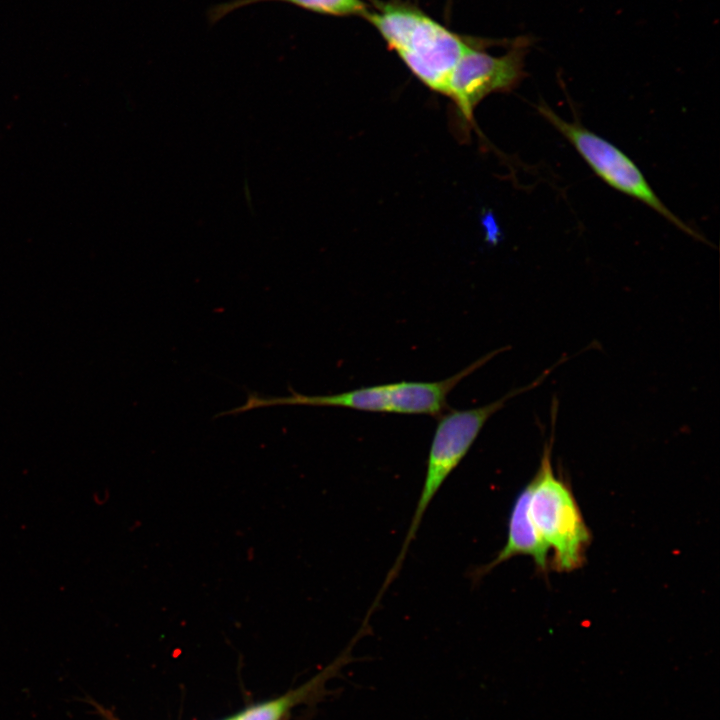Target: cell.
<instances>
[{"mask_svg": "<svg viewBox=\"0 0 720 720\" xmlns=\"http://www.w3.org/2000/svg\"><path fill=\"white\" fill-rule=\"evenodd\" d=\"M364 17L418 80L445 95L451 73L470 44L408 5L381 4Z\"/></svg>", "mask_w": 720, "mask_h": 720, "instance_id": "obj_1", "label": "cell"}, {"mask_svg": "<svg viewBox=\"0 0 720 720\" xmlns=\"http://www.w3.org/2000/svg\"><path fill=\"white\" fill-rule=\"evenodd\" d=\"M482 365V361L478 359L453 376L441 381H401L330 395H304L291 388H289L290 396H265L249 391L243 405L224 411L222 415L234 416L250 410L274 406L304 405L343 407L368 412L439 416L448 408L449 393L459 382Z\"/></svg>", "mask_w": 720, "mask_h": 720, "instance_id": "obj_2", "label": "cell"}, {"mask_svg": "<svg viewBox=\"0 0 720 720\" xmlns=\"http://www.w3.org/2000/svg\"><path fill=\"white\" fill-rule=\"evenodd\" d=\"M552 370L553 368L550 367L533 382L515 388L489 404L466 410H452L441 416L429 449L424 483L414 514L399 555L383 583L382 592L386 591L401 569L409 546L431 501L464 459L488 419L513 397L540 385Z\"/></svg>", "mask_w": 720, "mask_h": 720, "instance_id": "obj_3", "label": "cell"}, {"mask_svg": "<svg viewBox=\"0 0 720 720\" xmlns=\"http://www.w3.org/2000/svg\"><path fill=\"white\" fill-rule=\"evenodd\" d=\"M529 483L530 515L541 539L552 549V568L560 572L579 568L591 533L571 489L553 471L551 446L545 445L540 467Z\"/></svg>", "mask_w": 720, "mask_h": 720, "instance_id": "obj_4", "label": "cell"}, {"mask_svg": "<svg viewBox=\"0 0 720 720\" xmlns=\"http://www.w3.org/2000/svg\"><path fill=\"white\" fill-rule=\"evenodd\" d=\"M536 109L571 143L605 183L649 206L688 235L703 240L697 231L667 208L638 166L619 148L585 128L579 121H566L545 103L538 104Z\"/></svg>", "mask_w": 720, "mask_h": 720, "instance_id": "obj_5", "label": "cell"}, {"mask_svg": "<svg viewBox=\"0 0 720 720\" xmlns=\"http://www.w3.org/2000/svg\"><path fill=\"white\" fill-rule=\"evenodd\" d=\"M527 45L523 40L502 56L469 45L449 78L445 95L454 102L462 121L471 124L475 107L488 95L508 92L521 81Z\"/></svg>", "mask_w": 720, "mask_h": 720, "instance_id": "obj_6", "label": "cell"}, {"mask_svg": "<svg viewBox=\"0 0 720 720\" xmlns=\"http://www.w3.org/2000/svg\"><path fill=\"white\" fill-rule=\"evenodd\" d=\"M531 485L528 483L516 497L508 520L507 539L503 548L489 563L476 568L472 578L479 580L496 566L518 555L530 556L545 571L549 549L541 539L530 515Z\"/></svg>", "mask_w": 720, "mask_h": 720, "instance_id": "obj_7", "label": "cell"}, {"mask_svg": "<svg viewBox=\"0 0 720 720\" xmlns=\"http://www.w3.org/2000/svg\"><path fill=\"white\" fill-rule=\"evenodd\" d=\"M347 663V657L341 654L324 671L300 688L276 700L253 706L226 720H281L292 706L322 689L325 682L335 676Z\"/></svg>", "mask_w": 720, "mask_h": 720, "instance_id": "obj_8", "label": "cell"}, {"mask_svg": "<svg viewBox=\"0 0 720 720\" xmlns=\"http://www.w3.org/2000/svg\"><path fill=\"white\" fill-rule=\"evenodd\" d=\"M261 2H283L310 12L333 16H364L367 11L361 0H232L212 7L208 17L211 23H215L236 9Z\"/></svg>", "mask_w": 720, "mask_h": 720, "instance_id": "obj_9", "label": "cell"}]
</instances>
